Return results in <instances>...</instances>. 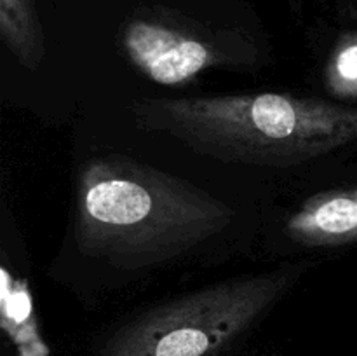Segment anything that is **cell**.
Segmentation results:
<instances>
[{"label":"cell","instance_id":"7a4b0ae2","mask_svg":"<svg viewBox=\"0 0 357 356\" xmlns=\"http://www.w3.org/2000/svg\"><path fill=\"white\" fill-rule=\"evenodd\" d=\"M132 114L142 128L229 163L295 166L357 143V107L282 93L149 98Z\"/></svg>","mask_w":357,"mask_h":356},{"label":"cell","instance_id":"3957f363","mask_svg":"<svg viewBox=\"0 0 357 356\" xmlns=\"http://www.w3.org/2000/svg\"><path fill=\"white\" fill-rule=\"evenodd\" d=\"M309 260L225 279L149 307L117 328L98 356H213L260 321Z\"/></svg>","mask_w":357,"mask_h":356},{"label":"cell","instance_id":"6da1fadb","mask_svg":"<svg viewBox=\"0 0 357 356\" xmlns=\"http://www.w3.org/2000/svg\"><path fill=\"white\" fill-rule=\"evenodd\" d=\"M234 216L215 195L129 157L87 161L77 180L80 253L124 271L183 258L222 234Z\"/></svg>","mask_w":357,"mask_h":356},{"label":"cell","instance_id":"8992f818","mask_svg":"<svg viewBox=\"0 0 357 356\" xmlns=\"http://www.w3.org/2000/svg\"><path fill=\"white\" fill-rule=\"evenodd\" d=\"M0 34L21 65L31 70L40 65L44 38L33 0H0Z\"/></svg>","mask_w":357,"mask_h":356},{"label":"cell","instance_id":"5b68a950","mask_svg":"<svg viewBox=\"0 0 357 356\" xmlns=\"http://www.w3.org/2000/svg\"><path fill=\"white\" fill-rule=\"evenodd\" d=\"M298 246L330 248L357 241V187L331 188L303 201L286 220Z\"/></svg>","mask_w":357,"mask_h":356},{"label":"cell","instance_id":"277c9868","mask_svg":"<svg viewBox=\"0 0 357 356\" xmlns=\"http://www.w3.org/2000/svg\"><path fill=\"white\" fill-rule=\"evenodd\" d=\"M122 45L132 65L162 86H180L225 61L211 42L157 21H131Z\"/></svg>","mask_w":357,"mask_h":356},{"label":"cell","instance_id":"52a82bcc","mask_svg":"<svg viewBox=\"0 0 357 356\" xmlns=\"http://www.w3.org/2000/svg\"><path fill=\"white\" fill-rule=\"evenodd\" d=\"M324 82L335 98H357V34L338 40L324 70Z\"/></svg>","mask_w":357,"mask_h":356}]
</instances>
